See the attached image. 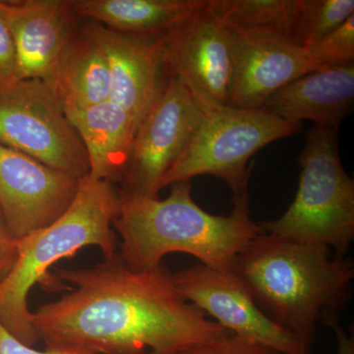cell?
Segmentation results:
<instances>
[{"instance_id": "6da1fadb", "label": "cell", "mask_w": 354, "mask_h": 354, "mask_svg": "<svg viewBox=\"0 0 354 354\" xmlns=\"http://www.w3.org/2000/svg\"><path fill=\"white\" fill-rule=\"evenodd\" d=\"M57 276L73 290L31 316L48 351L177 354L230 334L184 299L164 264L134 271L116 253L94 268L60 269Z\"/></svg>"}, {"instance_id": "7a4b0ae2", "label": "cell", "mask_w": 354, "mask_h": 354, "mask_svg": "<svg viewBox=\"0 0 354 354\" xmlns=\"http://www.w3.org/2000/svg\"><path fill=\"white\" fill-rule=\"evenodd\" d=\"M232 272L261 311L311 354L319 321L337 317L351 298L353 261L326 247L262 234L235 258Z\"/></svg>"}, {"instance_id": "3957f363", "label": "cell", "mask_w": 354, "mask_h": 354, "mask_svg": "<svg viewBox=\"0 0 354 354\" xmlns=\"http://www.w3.org/2000/svg\"><path fill=\"white\" fill-rule=\"evenodd\" d=\"M169 187L162 200L120 192L113 223L121 237L120 259L134 271H149L167 254L180 252L216 271L232 272L236 256L263 232L251 218L249 195L234 197L230 215L215 216L193 200L190 180Z\"/></svg>"}, {"instance_id": "277c9868", "label": "cell", "mask_w": 354, "mask_h": 354, "mask_svg": "<svg viewBox=\"0 0 354 354\" xmlns=\"http://www.w3.org/2000/svg\"><path fill=\"white\" fill-rule=\"evenodd\" d=\"M120 203V189L109 180L85 176L68 209L48 227L18 239V257L0 281V323L18 341L34 348L39 341L32 327L28 297L44 283L55 263L72 257L86 246H97L104 260L118 253L113 223Z\"/></svg>"}, {"instance_id": "5b68a950", "label": "cell", "mask_w": 354, "mask_h": 354, "mask_svg": "<svg viewBox=\"0 0 354 354\" xmlns=\"http://www.w3.org/2000/svg\"><path fill=\"white\" fill-rule=\"evenodd\" d=\"M337 132L318 125L307 132L295 200L278 220L259 225L266 234L326 247L342 258L354 239V181L342 167Z\"/></svg>"}, {"instance_id": "8992f818", "label": "cell", "mask_w": 354, "mask_h": 354, "mask_svg": "<svg viewBox=\"0 0 354 354\" xmlns=\"http://www.w3.org/2000/svg\"><path fill=\"white\" fill-rule=\"evenodd\" d=\"M201 123L185 150L160 183V189L199 176H213L230 186L234 197L248 194L253 155L301 129V123L277 118L264 108L203 109Z\"/></svg>"}, {"instance_id": "52a82bcc", "label": "cell", "mask_w": 354, "mask_h": 354, "mask_svg": "<svg viewBox=\"0 0 354 354\" xmlns=\"http://www.w3.org/2000/svg\"><path fill=\"white\" fill-rule=\"evenodd\" d=\"M0 145L84 178L87 153L62 102L39 79L0 84Z\"/></svg>"}, {"instance_id": "ba28073f", "label": "cell", "mask_w": 354, "mask_h": 354, "mask_svg": "<svg viewBox=\"0 0 354 354\" xmlns=\"http://www.w3.org/2000/svg\"><path fill=\"white\" fill-rule=\"evenodd\" d=\"M204 111L174 74L140 123L121 177L120 192L158 198L165 172L180 157L201 123Z\"/></svg>"}, {"instance_id": "9c48e42d", "label": "cell", "mask_w": 354, "mask_h": 354, "mask_svg": "<svg viewBox=\"0 0 354 354\" xmlns=\"http://www.w3.org/2000/svg\"><path fill=\"white\" fill-rule=\"evenodd\" d=\"M171 73L202 109L230 106L234 77L232 32L206 6L165 35Z\"/></svg>"}, {"instance_id": "30bf717a", "label": "cell", "mask_w": 354, "mask_h": 354, "mask_svg": "<svg viewBox=\"0 0 354 354\" xmlns=\"http://www.w3.org/2000/svg\"><path fill=\"white\" fill-rule=\"evenodd\" d=\"M81 178L0 145V209L14 237L48 227L68 209Z\"/></svg>"}, {"instance_id": "8fae6325", "label": "cell", "mask_w": 354, "mask_h": 354, "mask_svg": "<svg viewBox=\"0 0 354 354\" xmlns=\"http://www.w3.org/2000/svg\"><path fill=\"white\" fill-rule=\"evenodd\" d=\"M172 278L184 299L213 317L232 334L281 354H306L297 337L261 311L234 272L216 271L199 264L172 272Z\"/></svg>"}, {"instance_id": "7c38bea8", "label": "cell", "mask_w": 354, "mask_h": 354, "mask_svg": "<svg viewBox=\"0 0 354 354\" xmlns=\"http://www.w3.org/2000/svg\"><path fill=\"white\" fill-rule=\"evenodd\" d=\"M84 32L99 44L108 60L111 101L124 109L139 127L171 77L165 48L167 34H121L97 23L88 24Z\"/></svg>"}, {"instance_id": "4fadbf2b", "label": "cell", "mask_w": 354, "mask_h": 354, "mask_svg": "<svg viewBox=\"0 0 354 354\" xmlns=\"http://www.w3.org/2000/svg\"><path fill=\"white\" fill-rule=\"evenodd\" d=\"M230 30L234 57L232 108H263L281 88L318 71L306 50L290 41L263 32Z\"/></svg>"}, {"instance_id": "5bb4252c", "label": "cell", "mask_w": 354, "mask_h": 354, "mask_svg": "<svg viewBox=\"0 0 354 354\" xmlns=\"http://www.w3.org/2000/svg\"><path fill=\"white\" fill-rule=\"evenodd\" d=\"M0 7L15 43L18 80H46L78 32L71 0H0Z\"/></svg>"}, {"instance_id": "9a60e30c", "label": "cell", "mask_w": 354, "mask_h": 354, "mask_svg": "<svg viewBox=\"0 0 354 354\" xmlns=\"http://www.w3.org/2000/svg\"><path fill=\"white\" fill-rule=\"evenodd\" d=\"M354 102V64L318 70L300 77L272 95L263 108L291 122L339 128Z\"/></svg>"}, {"instance_id": "2e32d148", "label": "cell", "mask_w": 354, "mask_h": 354, "mask_svg": "<svg viewBox=\"0 0 354 354\" xmlns=\"http://www.w3.org/2000/svg\"><path fill=\"white\" fill-rule=\"evenodd\" d=\"M65 114L87 153L88 176L118 185L138 129L132 116L111 100L87 109L65 111Z\"/></svg>"}, {"instance_id": "e0dca14e", "label": "cell", "mask_w": 354, "mask_h": 354, "mask_svg": "<svg viewBox=\"0 0 354 354\" xmlns=\"http://www.w3.org/2000/svg\"><path fill=\"white\" fill-rule=\"evenodd\" d=\"M65 111L111 100V78L104 51L85 32H77L44 80Z\"/></svg>"}, {"instance_id": "ac0fdd59", "label": "cell", "mask_w": 354, "mask_h": 354, "mask_svg": "<svg viewBox=\"0 0 354 354\" xmlns=\"http://www.w3.org/2000/svg\"><path fill=\"white\" fill-rule=\"evenodd\" d=\"M203 3L204 0H71L80 19L143 37L164 36Z\"/></svg>"}, {"instance_id": "d6986e66", "label": "cell", "mask_w": 354, "mask_h": 354, "mask_svg": "<svg viewBox=\"0 0 354 354\" xmlns=\"http://www.w3.org/2000/svg\"><path fill=\"white\" fill-rule=\"evenodd\" d=\"M299 3L300 0H206L207 7L227 27L272 35L293 44Z\"/></svg>"}, {"instance_id": "ffe728a7", "label": "cell", "mask_w": 354, "mask_h": 354, "mask_svg": "<svg viewBox=\"0 0 354 354\" xmlns=\"http://www.w3.org/2000/svg\"><path fill=\"white\" fill-rule=\"evenodd\" d=\"M354 15V0H300L295 43L309 50Z\"/></svg>"}, {"instance_id": "44dd1931", "label": "cell", "mask_w": 354, "mask_h": 354, "mask_svg": "<svg viewBox=\"0 0 354 354\" xmlns=\"http://www.w3.org/2000/svg\"><path fill=\"white\" fill-rule=\"evenodd\" d=\"M306 50L317 70L354 64V15Z\"/></svg>"}, {"instance_id": "7402d4cb", "label": "cell", "mask_w": 354, "mask_h": 354, "mask_svg": "<svg viewBox=\"0 0 354 354\" xmlns=\"http://www.w3.org/2000/svg\"><path fill=\"white\" fill-rule=\"evenodd\" d=\"M177 354H281L259 342L234 334L218 337Z\"/></svg>"}, {"instance_id": "603a6c76", "label": "cell", "mask_w": 354, "mask_h": 354, "mask_svg": "<svg viewBox=\"0 0 354 354\" xmlns=\"http://www.w3.org/2000/svg\"><path fill=\"white\" fill-rule=\"evenodd\" d=\"M18 80L17 53L12 32L0 7V84Z\"/></svg>"}, {"instance_id": "cb8c5ba5", "label": "cell", "mask_w": 354, "mask_h": 354, "mask_svg": "<svg viewBox=\"0 0 354 354\" xmlns=\"http://www.w3.org/2000/svg\"><path fill=\"white\" fill-rule=\"evenodd\" d=\"M18 257V239L14 237L0 209V281L12 270Z\"/></svg>"}, {"instance_id": "d4e9b609", "label": "cell", "mask_w": 354, "mask_h": 354, "mask_svg": "<svg viewBox=\"0 0 354 354\" xmlns=\"http://www.w3.org/2000/svg\"><path fill=\"white\" fill-rule=\"evenodd\" d=\"M0 354H77L65 351H37L18 341L0 323Z\"/></svg>"}, {"instance_id": "484cf974", "label": "cell", "mask_w": 354, "mask_h": 354, "mask_svg": "<svg viewBox=\"0 0 354 354\" xmlns=\"http://www.w3.org/2000/svg\"><path fill=\"white\" fill-rule=\"evenodd\" d=\"M325 325L332 328L337 337V354H354L353 335H349L339 324V318H330L324 322Z\"/></svg>"}]
</instances>
